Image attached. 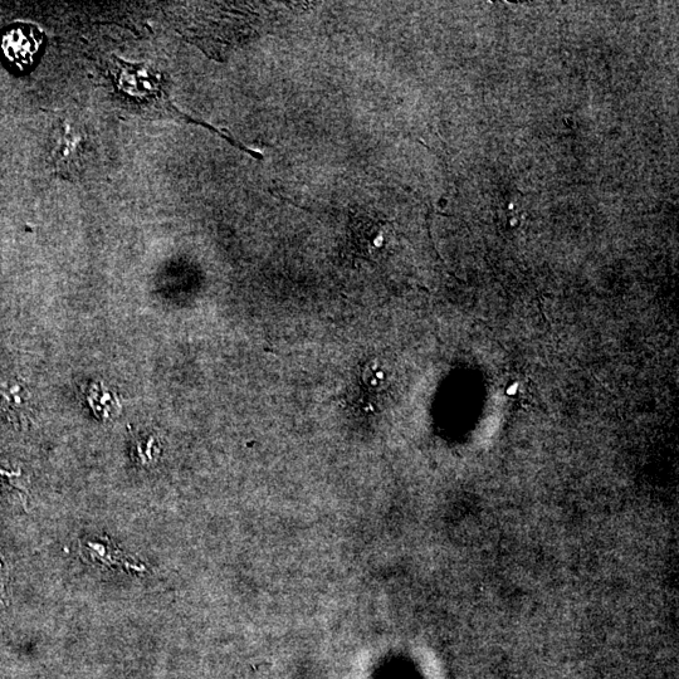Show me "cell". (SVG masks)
I'll use <instances>...</instances> for the list:
<instances>
[{"instance_id":"obj_7","label":"cell","mask_w":679,"mask_h":679,"mask_svg":"<svg viewBox=\"0 0 679 679\" xmlns=\"http://www.w3.org/2000/svg\"><path fill=\"white\" fill-rule=\"evenodd\" d=\"M0 493L4 497L18 500L27 507L28 490L21 470L9 471L0 466Z\"/></svg>"},{"instance_id":"obj_8","label":"cell","mask_w":679,"mask_h":679,"mask_svg":"<svg viewBox=\"0 0 679 679\" xmlns=\"http://www.w3.org/2000/svg\"><path fill=\"white\" fill-rule=\"evenodd\" d=\"M7 583H8V569L7 565L0 559V604H7Z\"/></svg>"},{"instance_id":"obj_5","label":"cell","mask_w":679,"mask_h":679,"mask_svg":"<svg viewBox=\"0 0 679 679\" xmlns=\"http://www.w3.org/2000/svg\"><path fill=\"white\" fill-rule=\"evenodd\" d=\"M81 554L83 558L97 564L126 570H145L144 566L135 565L134 561H127L126 556L121 551H117L109 542L101 544V542L95 541H82Z\"/></svg>"},{"instance_id":"obj_3","label":"cell","mask_w":679,"mask_h":679,"mask_svg":"<svg viewBox=\"0 0 679 679\" xmlns=\"http://www.w3.org/2000/svg\"><path fill=\"white\" fill-rule=\"evenodd\" d=\"M86 153V135L75 122L62 121L52 136L51 159L56 172L66 177L76 175Z\"/></svg>"},{"instance_id":"obj_6","label":"cell","mask_w":679,"mask_h":679,"mask_svg":"<svg viewBox=\"0 0 679 679\" xmlns=\"http://www.w3.org/2000/svg\"><path fill=\"white\" fill-rule=\"evenodd\" d=\"M85 397L94 413L100 419H110L119 414L121 405L116 395L102 384H91L85 390Z\"/></svg>"},{"instance_id":"obj_2","label":"cell","mask_w":679,"mask_h":679,"mask_svg":"<svg viewBox=\"0 0 679 679\" xmlns=\"http://www.w3.org/2000/svg\"><path fill=\"white\" fill-rule=\"evenodd\" d=\"M43 43L41 29L33 24L17 23L7 28L0 38V51L9 66L27 71L36 62Z\"/></svg>"},{"instance_id":"obj_4","label":"cell","mask_w":679,"mask_h":679,"mask_svg":"<svg viewBox=\"0 0 679 679\" xmlns=\"http://www.w3.org/2000/svg\"><path fill=\"white\" fill-rule=\"evenodd\" d=\"M31 394L19 381L0 380V409L14 424H26L31 412Z\"/></svg>"},{"instance_id":"obj_1","label":"cell","mask_w":679,"mask_h":679,"mask_svg":"<svg viewBox=\"0 0 679 679\" xmlns=\"http://www.w3.org/2000/svg\"><path fill=\"white\" fill-rule=\"evenodd\" d=\"M112 77H114L115 85L119 94L124 97L126 104L134 106L136 110L143 112L149 116H163L166 119L178 122H190L203 127H207L213 133L218 134L221 138L226 139L234 148H238L253 158L263 159L262 154L257 153L246 146L238 143L231 135L222 133L208 125L207 122L192 119L187 114H183L177 106L170 101L168 91H166L161 76L155 72L153 68L145 63H130L120 58L114 57L110 63Z\"/></svg>"}]
</instances>
